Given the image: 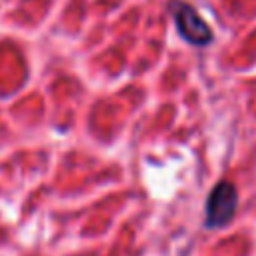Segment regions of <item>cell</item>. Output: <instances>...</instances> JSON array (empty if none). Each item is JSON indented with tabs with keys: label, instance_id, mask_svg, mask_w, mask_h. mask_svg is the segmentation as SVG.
<instances>
[{
	"label": "cell",
	"instance_id": "7a4b0ae2",
	"mask_svg": "<svg viewBox=\"0 0 256 256\" xmlns=\"http://www.w3.org/2000/svg\"><path fill=\"white\" fill-rule=\"evenodd\" d=\"M168 10L172 14L174 26L178 36L192 44V46H208L214 40L212 28L206 24V20L196 12V8L184 0H170Z\"/></svg>",
	"mask_w": 256,
	"mask_h": 256
},
{
	"label": "cell",
	"instance_id": "6da1fadb",
	"mask_svg": "<svg viewBox=\"0 0 256 256\" xmlns=\"http://www.w3.org/2000/svg\"><path fill=\"white\" fill-rule=\"evenodd\" d=\"M238 210V188L228 180H220L206 196L204 204V228L222 230L226 228Z\"/></svg>",
	"mask_w": 256,
	"mask_h": 256
}]
</instances>
